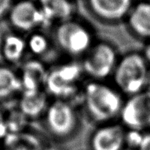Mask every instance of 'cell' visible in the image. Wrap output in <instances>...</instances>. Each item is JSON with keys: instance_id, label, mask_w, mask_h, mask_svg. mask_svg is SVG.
Returning a JSON list of instances; mask_svg holds the SVG:
<instances>
[{"instance_id": "1", "label": "cell", "mask_w": 150, "mask_h": 150, "mask_svg": "<svg viewBox=\"0 0 150 150\" xmlns=\"http://www.w3.org/2000/svg\"><path fill=\"white\" fill-rule=\"evenodd\" d=\"M80 98L85 114L96 125L119 119L125 100L114 85L94 80L83 84Z\"/></svg>"}, {"instance_id": "2", "label": "cell", "mask_w": 150, "mask_h": 150, "mask_svg": "<svg viewBox=\"0 0 150 150\" xmlns=\"http://www.w3.org/2000/svg\"><path fill=\"white\" fill-rule=\"evenodd\" d=\"M150 67L139 51L121 56L112 76L114 85L125 97L129 98L146 89Z\"/></svg>"}, {"instance_id": "3", "label": "cell", "mask_w": 150, "mask_h": 150, "mask_svg": "<svg viewBox=\"0 0 150 150\" xmlns=\"http://www.w3.org/2000/svg\"><path fill=\"white\" fill-rule=\"evenodd\" d=\"M83 76L81 62H64L49 67L44 89L51 99L73 102L74 98L81 96Z\"/></svg>"}, {"instance_id": "4", "label": "cell", "mask_w": 150, "mask_h": 150, "mask_svg": "<svg viewBox=\"0 0 150 150\" xmlns=\"http://www.w3.org/2000/svg\"><path fill=\"white\" fill-rule=\"evenodd\" d=\"M52 40L63 54L73 59L83 58L96 42L89 25L75 18L56 24Z\"/></svg>"}, {"instance_id": "5", "label": "cell", "mask_w": 150, "mask_h": 150, "mask_svg": "<svg viewBox=\"0 0 150 150\" xmlns=\"http://www.w3.org/2000/svg\"><path fill=\"white\" fill-rule=\"evenodd\" d=\"M41 120L50 136L58 142L74 137L81 127L79 111L69 100L51 99Z\"/></svg>"}, {"instance_id": "6", "label": "cell", "mask_w": 150, "mask_h": 150, "mask_svg": "<svg viewBox=\"0 0 150 150\" xmlns=\"http://www.w3.org/2000/svg\"><path fill=\"white\" fill-rule=\"evenodd\" d=\"M120 57L114 44L96 40L81 61L84 76L90 80L106 81L112 78Z\"/></svg>"}, {"instance_id": "7", "label": "cell", "mask_w": 150, "mask_h": 150, "mask_svg": "<svg viewBox=\"0 0 150 150\" xmlns=\"http://www.w3.org/2000/svg\"><path fill=\"white\" fill-rule=\"evenodd\" d=\"M119 119L125 129L149 131L150 91L145 89L126 98Z\"/></svg>"}, {"instance_id": "8", "label": "cell", "mask_w": 150, "mask_h": 150, "mask_svg": "<svg viewBox=\"0 0 150 150\" xmlns=\"http://www.w3.org/2000/svg\"><path fill=\"white\" fill-rule=\"evenodd\" d=\"M7 18L13 31L21 34H29L47 26L38 3L31 0H20L13 4Z\"/></svg>"}, {"instance_id": "9", "label": "cell", "mask_w": 150, "mask_h": 150, "mask_svg": "<svg viewBox=\"0 0 150 150\" xmlns=\"http://www.w3.org/2000/svg\"><path fill=\"white\" fill-rule=\"evenodd\" d=\"M126 129L113 122L97 125L89 139V150H125Z\"/></svg>"}, {"instance_id": "10", "label": "cell", "mask_w": 150, "mask_h": 150, "mask_svg": "<svg viewBox=\"0 0 150 150\" xmlns=\"http://www.w3.org/2000/svg\"><path fill=\"white\" fill-rule=\"evenodd\" d=\"M87 4L97 18L115 23L126 20L134 3L133 0H87Z\"/></svg>"}, {"instance_id": "11", "label": "cell", "mask_w": 150, "mask_h": 150, "mask_svg": "<svg viewBox=\"0 0 150 150\" xmlns=\"http://www.w3.org/2000/svg\"><path fill=\"white\" fill-rule=\"evenodd\" d=\"M49 67L40 59L25 60L20 65L18 75L22 85V91L44 89Z\"/></svg>"}, {"instance_id": "12", "label": "cell", "mask_w": 150, "mask_h": 150, "mask_svg": "<svg viewBox=\"0 0 150 150\" xmlns=\"http://www.w3.org/2000/svg\"><path fill=\"white\" fill-rule=\"evenodd\" d=\"M51 98L45 89L22 91L17 108L29 120H41L48 106Z\"/></svg>"}, {"instance_id": "13", "label": "cell", "mask_w": 150, "mask_h": 150, "mask_svg": "<svg viewBox=\"0 0 150 150\" xmlns=\"http://www.w3.org/2000/svg\"><path fill=\"white\" fill-rule=\"evenodd\" d=\"M27 51L26 38L17 32H8L1 38L0 54L8 65H21L25 61Z\"/></svg>"}, {"instance_id": "14", "label": "cell", "mask_w": 150, "mask_h": 150, "mask_svg": "<svg viewBox=\"0 0 150 150\" xmlns=\"http://www.w3.org/2000/svg\"><path fill=\"white\" fill-rule=\"evenodd\" d=\"M125 21L132 35L141 40L150 41V1L134 4Z\"/></svg>"}, {"instance_id": "15", "label": "cell", "mask_w": 150, "mask_h": 150, "mask_svg": "<svg viewBox=\"0 0 150 150\" xmlns=\"http://www.w3.org/2000/svg\"><path fill=\"white\" fill-rule=\"evenodd\" d=\"M37 3L47 26L73 18L75 6L73 0H38Z\"/></svg>"}, {"instance_id": "16", "label": "cell", "mask_w": 150, "mask_h": 150, "mask_svg": "<svg viewBox=\"0 0 150 150\" xmlns=\"http://www.w3.org/2000/svg\"><path fill=\"white\" fill-rule=\"evenodd\" d=\"M22 90L18 72L5 63L0 64V102L19 97Z\"/></svg>"}, {"instance_id": "17", "label": "cell", "mask_w": 150, "mask_h": 150, "mask_svg": "<svg viewBox=\"0 0 150 150\" xmlns=\"http://www.w3.org/2000/svg\"><path fill=\"white\" fill-rule=\"evenodd\" d=\"M26 40L28 53L40 59L49 52L53 43L51 38L40 30L28 34Z\"/></svg>"}, {"instance_id": "18", "label": "cell", "mask_w": 150, "mask_h": 150, "mask_svg": "<svg viewBox=\"0 0 150 150\" xmlns=\"http://www.w3.org/2000/svg\"><path fill=\"white\" fill-rule=\"evenodd\" d=\"M144 132L126 129L125 144L127 149L138 150L143 142Z\"/></svg>"}, {"instance_id": "19", "label": "cell", "mask_w": 150, "mask_h": 150, "mask_svg": "<svg viewBox=\"0 0 150 150\" xmlns=\"http://www.w3.org/2000/svg\"><path fill=\"white\" fill-rule=\"evenodd\" d=\"M8 136L7 121H6V112L0 108V141L5 139Z\"/></svg>"}, {"instance_id": "20", "label": "cell", "mask_w": 150, "mask_h": 150, "mask_svg": "<svg viewBox=\"0 0 150 150\" xmlns=\"http://www.w3.org/2000/svg\"><path fill=\"white\" fill-rule=\"evenodd\" d=\"M13 4V0H0V19L8 15Z\"/></svg>"}, {"instance_id": "21", "label": "cell", "mask_w": 150, "mask_h": 150, "mask_svg": "<svg viewBox=\"0 0 150 150\" xmlns=\"http://www.w3.org/2000/svg\"><path fill=\"white\" fill-rule=\"evenodd\" d=\"M138 150H150V130L145 132L143 142Z\"/></svg>"}, {"instance_id": "22", "label": "cell", "mask_w": 150, "mask_h": 150, "mask_svg": "<svg viewBox=\"0 0 150 150\" xmlns=\"http://www.w3.org/2000/svg\"><path fill=\"white\" fill-rule=\"evenodd\" d=\"M142 53H143L145 59H146V62H147L150 67V41L146 42Z\"/></svg>"}, {"instance_id": "23", "label": "cell", "mask_w": 150, "mask_h": 150, "mask_svg": "<svg viewBox=\"0 0 150 150\" xmlns=\"http://www.w3.org/2000/svg\"><path fill=\"white\" fill-rule=\"evenodd\" d=\"M146 89H147V90L150 91V73H149V78H148L147 86H146Z\"/></svg>"}, {"instance_id": "24", "label": "cell", "mask_w": 150, "mask_h": 150, "mask_svg": "<svg viewBox=\"0 0 150 150\" xmlns=\"http://www.w3.org/2000/svg\"><path fill=\"white\" fill-rule=\"evenodd\" d=\"M0 150H1V147H0Z\"/></svg>"}, {"instance_id": "25", "label": "cell", "mask_w": 150, "mask_h": 150, "mask_svg": "<svg viewBox=\"0 0 150 150\" xmlns=\"http://www.w3.org/2000/svg\"><path fill=\"white\" fill-rule=\"evenodd\" d=\"M149 1H150V0H149Z\"/></svg>"}]
</instances>
